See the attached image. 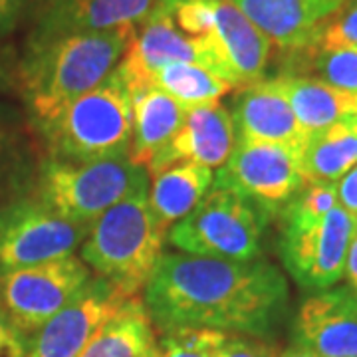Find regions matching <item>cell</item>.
I'll return each mask as SVG.
<instances>
[{"instance_id":"cell-1","label":"cell","mask_w":357,"mask_h":357,"mask_svg":"<svg viewBox=\"0 0 357 357\" xmlns=\"http://www.w3.org/2000/svg\"><path fill=\"white\" fill-rule=\"evenodd\" d=\"M143 306L161 332L204 328L268 340L288 312V284L268 260L161 255Z\"/></svg>"},{"instance_id":"cell-2","label":"cell","mask_w":357,"mask_h":357,"mask_svg":"<svg viewBox=\"0 0 357 357\" xmlns=\"http://www.w3.org/2000/svg\"><path fill=\"white\" fill-rule=\"evenodd\" d=\"M135 28L105 32H32L18 62V89L34 123L56 115L64 105L100 86L121 62Z\"/></svg>"},{"instance_id":"cell-3","label":"cell","mask_w":357,"mask_h":357,"mask_svg":"<svg viewBox=\"0 0 357 357\" xmlns=\"http://www.w3.org/2000/svg\"><path fill=\"white\" fill-rule=\"evenodd\" d=\"M167 232L151 208L149 187H143L89 227L82 243V260L117 292L135 298L163 255Z\"/></svg>"},{"instance_id":"cell-4","label":"cell","mask_w":357,"mask_h":357,"mask_svg":"<svg viewBox=\"0 0 357 357\" xmlns=\"http://www.w3.org/2000/svg\"><path fill=\"white\" fill-rule=\"evenodd\" d=\"M36 128L56 161L88 163L128 155L133 129L129 88L115 68L100 86Z\"/></svg>"},{"instance_id":"cell-5","label":"cell","mask_w":357,"mask_h":357,"mask_svg":"<svg viewBox=\"0 0 357 357\" xmlns=\"http://www.w3.org/2000/svg\"><path fill=\"white\" fill-rule=\"evenodd\" d=\"M143 187H149V173L129 155L88 163L50 159L40 171L36 197L62 217L91 227L105 211Z\"/></svg>"},{"instance_id":"cell-6","label":"cell","mask_w":357,"mask_h":357,"mask_svg":"<svg viewBox=\"0 0 357 357\" xmlns=\"http://www.w3.org/2000/svg\"><path fill=\"white\" fill-rule=\"evenodd\" d=\"M268 218L241 195L215 185L187 217L169 229L167 236L185 255L250 262L262 255Z\"/></svg>"},{"instance_id":"cell-7","label":"cell","mask_w":357,"mask_h":357,"mask_svg":"<svg viewBox=\"0 0 357 357\" xmlns=\"http://www.w3.org/2000/svg\"><path fill=\"white\" fill-rule=\"evenodd\" d=\"M91 280V270L70 255L0 274V306L18 332L30 337L70 306Z\"/></svg>"},{"instance_id":"cell-8","label":"cell","mask_w":357,"mask_h":357,"mask_svg":"<svg viewBox=\"0 0 357 357\" xmlns=\"http://www.w3.org/2000/svg\"><path fill=\"white\" fill-rule=\"evenodd\" d=\"M88 230L36 195L0 204V274L70 256Z\"/></svg>"},{"instance_id":"cell-9","label":"cell","mask_w":357,"mask_h":357,"mask_svg":"<svg viewBox=\"0 0 357 357\" xmlns=\"http://www.w3.org/2000/svg\"><path fill=\"white\" fill-rule=\"evenodd\" d=\"M304 183L300 155L280 145L248 139H236L215 175L217 187L241 195L268 217H278Z\"/></svg>"},{"instance_id":"cell-10","label":"cell","mask_w":357,"mask_h":357,"mask_svg":"<svg viewBox=\"0 0 357 357\" xmlns=\"http://www.w3.org/2000/svg\"><path fill=\"white\" fill-rule=\"evenodd\" d=\"M357 220L335 206L307 229H282L280 256L288 274L306 292H324L342 280Z\"/></svg>"},{"instance_id":"cell-11","label":"cell","mask_w":357,"mask_h":357,"mask_svg":"<svg viewBox=\"0 0 357 357\" xmlns=\"http://www.w3.org/2000/svg\"><path fill=\"white\" fill-rule=\"evenodd\" d=\"M173 62L199 64L215 74V52L208 36L191 38L175 24L169 4L157 0L151 14L135 28V36L117 64L129 93L153 86L155 74Z\"/></svg>"},{"instance_id":"cell-12","label":"cell","mask_w":357,"mask_h":357,"mask_svg":"<svg viewBox=\"0 0 357 357\" xmlns=\"http://www.w3.org/2000/svg\"><path fill=\"white\" fill-rule=\"evenodd\" d=\"M128 300L112 284L98 276L91 278L70 306L30 337L26 357H79L91 337Z\"/></svg>"},{"instance_id":"cell-13","label":"cell","mask_w":357,"mask_h":357,"mask_svg":"<svg viewBox=\"0 0 357 357\" xmlns=\"http://www.w3.org/2000/svg\"><path fill=\"white\" fill-rule=\"evenodd\" d=\"M215 52V74L232 89H243L266 76L274 44L230 0H217L215 28L208 34Z\"/></svg>"},{"instance_id":"cell-14","label":"cell","mask_w":357,"mask_h":357,"mask_svg":"<svg viewBox=\"0 0 357 357\" xmlns=\"http://www.w3.org/2000/svg\"><path fill=\"white\" fill-rule=\"evenodd\" d=\"M294 345L319 357H357V292L330 288L302 302L294 321Z\"/></svg>"},{"instance_id":"cell-15","label":"cell","mask_w":357,"mask_h":357,"mask_svg":"<svg viewBox=\"0 0 357 357\" xmlns=\"http://www.w3.org/2000/svg\"><path fill=\"white\" fill-rule=\"evenodd\" d=\"M236 139L260 141L302 155L307 135L274 79H262L236 91L232 102Z\"/></svg>"},{"instance_id":"cell-16","label":"cell","mask_w":357,"mask_h":357,"mask_svg":"<svg viewBox=\"0 0 357 357\" xmlns=\"http://www.w3.org/2000/svg\"><path fill=\"white\" fill-rule=\"evenodd\" d=\"M284 54L314 46L349 0H230Z\"/></svg>"},{"instance_id":"cell-17","label":"cell","mask_w":357,"mask_h":357,"mask_svg":"<svg viewBox=\"0 0 357 357\" xmlns=\"http://www.w3.org/2000/svg\"><path fill=\"white\" fill-rule=\"evenodd\" d=\"M236 143L234 121L222 103H206L187 109L185 121L161 153L149 165V175L167 167L192 161L199 165L220 167L229 159Z\"/></svg>"},{"instance_id":"cell-18","label":"cell","mask_w":357,"mask_h":357,"mask_svg":"<svg viewBox=\"0 0 357 357\" xmlns=\"http://www.w3.org/2000/svg\"><path fill=\"white\" fill-rule=\"evenodd\" d=\"M157 0H46L34 32H105L139 26Z\"/></svg>"},{"instance_id":"cell-19","label":"cell","mask_w":357,"mask_h":357,"mask_svg":"<svg viewBox=\"0 0 357 357\" xmlns=\"http://www.w3.org/2000/svg\"><path fill=\"white\" fill-rule=\"evenodd\" d=\"M131 109L133 129L128 155L135 165L149 169L151 161L177 135L187 109L155 86L131 93Z\"/></svg>"},{"instance_id":"cell-20","label":"cell","mask_w":357,"mask_h":357,"mask_svg":"<svg viewBox=\"0 0 357 357\" xmlns=\"http://www.w3.org/2000/svg\"><path fill=\"white\" fill-rule=\"evenodd\" d=\"M288 100L296 119L307 135L330 128L345 115H357V96L304 76L272 77Z\"/></svg>"},{"instance_id":"cell-21","label":"cell","mask_w":357,"mask_h":357,"mask_svg":"<svg viewBox=\"0 0 357 357\" xmlns=\"http://www.w3.org/2000/svg\"><path fill=\"white\" fill-rule=\"evenodd\" d=\"M149 203L155 217L167 230L185 218L204 195L213 189L215 173L211 167L192 161H181L151 175Z\"/></svg>"},{"instance_id":"cell-22","label":"cell","mask_w":357,"mask_h":357,"mask_svg":"<svg viewBox=\"0 0 357 357\" xmlns=\"http://www.w3.org/2000/svg\"><path fill=\"white\" fill-rule=\"evenodd\" d=\"M357 165V115H345L330 128L312 133L300 155L306 181L337 183Z\"/></svg>"},{"instance_id":"cell-23","label":"cell","mask_w":357,"mask_h":357,"mask_svg":"<svg viewBox=\"0 0 357 357\" xmlns=\"http://www.w3.org/2000/svg\"><path fill=\"white\" fill-rule=\"evenodd\" d=\"M153 349L151 319L135 296L103 324L79 357H145Z\"/></svg>"},{"instance_id":"cell-24","label":"cell","mask_w":357,"mask_h":357,"mask_svg":"<svg viewBox=\"0 0 357 357\" xmlns=\"http://www.w3.org/2000/svg\"><path fill=\"white\" fill-rule=\"evenodd\" d=\"M280 74L314 77L357 96V50H326L307 46L302 50L284 52Z\"/></svg>"},{"instance_id":"cell-25","label":"cell","mask_w":357,"mask_h":357,"mask_svg":"<svg viewBox=\"0 0 357 357\" xmlns=\"http://www.w3.org/2000/svg\"><path fill=\"white\" fill-rule=\"evenodd\" d=\"M153 86L163 89L167 96H171L185 109L206 103H218V100L232 89L230 84L213 74L211 70L189 62H173L161 68L155 74Z\"/></svg>"},{"instance_id":"cell-26","label":"cell","mask_w":357,"mask_h":357,"mask_svg":"<svg viewBox=\"0 0 357 357\" xmlns=\"http://www.w3.org/2000/svg\"><path fill=\"white\" fill-rule=\"evenodd\" d=\"M337 185L306 181L302 189L282 206V229H307L337 206Z\"/></svg>"},{"instance_id":"cell-27","label":"cell","mask_w":357,"mask_h":357,"mask_svg":"<svg viewBox=\"0 0 357 357\" xmlns=\"http://www.w3.org/2000/svg\"><path fill=\"white\" fill-rule=\"evenodd\" d=\"M229 333L204 328H183L165 332L157 345L159 357H218Z\"/></svg>"},{"instance_id":"cell-28","label":"cell","mask_w":357,"mask_h":357,"mask_svg":"<svg viewBox=\"0 0 357 357\" xmlns=\"http://www.w3.org/2000/svg\"><path fill=\"white\" fill-rule=\"evenodd\" d=\"M24 128L13 107L0 103V183L13 181L18 169L24 167Z\"/></svg>"},{"instance_id":"cell-29","label":"cell","mask_w":357,"mask_h":357,"mask_svg":"<svg viewBox=\"0 0 357 357\" xmlns=\"http://www.w3.org/2000/svg\"><path fill=\"white\" fill-rule=\"evenodd\" d=\"M314 46L326 50H357V0H349L340 13L333 14L321 28Z\"/></svg>"},{"instance_id":"cell-30","label":"cell","mask_w":357,"mask_h":357,"mask_svg":"<svg viewBox=\"0 0 357 357\" xmlns=\"http://www.w3.org/2000/svg\"><path fill=\"white\" fill-rule=\"evenodd\" d=\"M276 345L262 337L230 333L218 351V357H278Z\"/></svg>"},{"instance_id":"cell-31","label":"cell","mask_w":357,"mask_h":357,"mask_svg":"<svg viewBox=\"0 0 357 357\" xmlns=\"http://www.w3.org/2000/svg\"><path fill=\"white\" fill-rule=\"evenodd\" d=\"M28 356V337L18 332L4 307L0 306V357H26Z\"/></svg>"},{"instance_id":"cell-32","label":"cell","mask_w":357,"mask_h":357,"mask_svg":"<svg viewBox=\"0 0 357 357\" xmlns=\"http://www.w3.org/2000/svg\"><path fill=\"white\" fill-rule=\"evenodd\" d=\"M18 62L14 58L13 48L8 46H0V93L18 89Z\"/></svg>"},{"instance_id":"cell-33","label":"cell","mask_w":357,"mask_h":357,"mask_svg":"<svg viewBox=\"0 0 357 357\" xmlns=\"http://www.w3.org/2000/svg\"><path fill=\"white\" fill-rule=\"evenodd\" d=\"M337 203L357 220V165L349 169L337 183Z\"/></svg>"},{"instance_id":"cell-34","label":"cell","mask_w":357,"mask_h":357,"mask_svg":"<svg viewBox=\"0 0 357 357\" xmlns=\"http://www.w3.org/2000/svg\"><path fill=\"white\" fill-rule=\"evenodd\" d=\"M18 10L8 0H0V38L6 36L18 20Z\"/></svg>"},{"instance_id":"cell-35","label":"cell","mask_w":357,"mask_h":357,"mask_svg":"<svg viewBox=\"0 0 357 357\" xmlns=\"http://www.w3.org/2000/svg\"><path fill=\"white\" fill-rule=\"evenodd\" d=\"M345 276L349 280V286L357 292V232L347 250V260H345Z\"/></svg>"},{"instance_id":"cell-36","label":"cell","mask_w":357,"mask_h":357,"mask_svg":"<svg viewBox=\"0 0 357 357\" xmlns=\"http://www.w3.org/2000/svg\"><path fill=\"white\" fill-rule=\"evenodd\" d=\"M278 357H319V356L312 354V351H306V349H302V347H298V345H290L288 349H284L282 354H278Z\"/></svg>"},{"instance_id":"cell-37","label":"cell","mask_w":357,"mask_h":357,"mask_svg":"<svg viewBox=\"0 0 357 357\" xmlns=\"http://www.w3.org/2000/svg\"><path fill=\"white\" fill-rule=\"evenodd\" d=\"M8 2H10V4H13L14 8H16V10H18V13H20V10H22V8H24L26 4H28V2H30V0H8Z\"/></svg>"},{"instance_id":"cell-38","label":"cell","mask_w":357,"mask_h":357,"mask_svg":"<svg viewBox=\"0 0 357 357\" xmlns=\"http://www.w3.org/2000/svg\"><path fill=\"white\" fill-rule=\"evenodd\" d=\"M145 357H159V356H157V345H155L153 351H151V354H147V356H145Z\"/></svg>"}]
</instances>
